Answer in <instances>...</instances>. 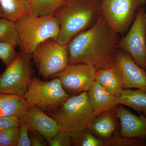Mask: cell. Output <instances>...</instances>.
Listing matches in <instances>:
<instances>
[{
  "label": "cell",
  "mask_w": 146,
  "mask_h": 146,
  "mask_svg": "<svg viewBox=\"0 0 146 146\" xmlns=\"http://www.w3.org/2000/svg\"><path fill=\"white\" fill-rule=\"evenodd\" d=\"M118 42V34L102 13L91 26L68 43L69 64H88L97 70L113 65Z\"/></svg>",
  "instance_id": "6da1fadb"
},
{
  "label": "cell",
  "mask_w": 146,
  "mask_h": 146,
  "mask_svg": "<svg viewBox=\"0 0 146 146\" xmlns=\"http://www.w3.org/2000/svg\"><path fill=\"white\" fill-rule=\"evenodd\" d=\"M102 0H66L55 13L60 26L57 42L67 45L77 34L88 29L101 15Z\"/></svg>",
  "instance_id": "7a4b0ae2"
},
{
  "label": "cell",
  "mask_w": 146,
  "mask_h": 146,
  "mask_svg": "<svg viewBox=\"0 0 146 146\" xmlns=\"http://www.w3.org/2000/svg\"><path fill=\"white\" fill-rule=\"evenodd\" d=\"M18 36V46L27 53L34 52L42 42L50 39L57 41L60 26L54 16H37L27 14L15 22Z\"/></svg>",
  "instance_id": "3957f363"
},
{
  "label": "cell",
  "mask_w": 146,
  "mask_h": 146,
  "mask_svg": "<svg viewBox=\"0 0 146 146\" xmlns=\"http://www.w3.org/2000/svg\"><path fill=\"white\" fill-rule=\"evenodd\" d=\"M50 115L56 121L60 131L71 134L87 128L95 116L86 92L71 96Z\"/></svg>",
  "instance_id": "277c9868"
},
{
  "label": "cell",
  "mask_w": 146,
  "mask_h": 146,
  "mask_svg": "<svg viewBox=\"0 0 146 146\" xmlns=\"http://www.w3.org/2000/svg\"><path fill=\"white\" fill-rule=\"evenodd\" d=\"M57 77L50 81L32 78L23 96L29 106H36L50 112L58 109L70 97Z\"/></svg>",
  "instance_id": "5b68a950"
},
{
  "label": "cell",
  "mask_w": 146,
  "mask_h": 146,
  "mask_svg": "<svg viewBox=\"0 0 146 146\" xmlns=\"http://www.w3.org/2000/svg\"><path fill=\"white\" fill-rule=\"evenodd\" d=\"M32 54L20 51L0 74V94L23 96L32 79L31 62Z\"/></svg>",
  "instance_id": "8992f818"
},
{
  "label": "cell",
  "mask_w": 146,
  "mask_h": 146,
  "mask_svg": "<svg viewBox=\"0 0 146 146\" xmlns=\"http://www.w3.org/2000/svg\"><path fill=\"white\" fill-rule=\"evenodd\" d=\"M39 75L44 79L53 77L69 64L67 45L50 39L40 44L32 54Z\"/></svg>",
  "instance_id": "52a82bcc"
},
{
  "label": "cell",
  "mask_w": 146,
  "mask_h": 146,
  "mask_svg": "<svg viewBox=\"0 0 146 146\" xmlns=\"http://www.w3.org/2000/svg\"><path fill=\"white\" fill-rule=\"evenodd\" d=\"M146 0H102V14L117 34H123L133 23L139 9Z\"/></svg>",
  "instance_id": "ba28073f"
},
{
  "label": "cell",
  "mask_w": 146,
  "mask_h": 146,
  "mask_svg": "<svg viewBox=\"0 0 146 146\" xmlns=\"http://www.w3.org/2000/svg\"><path fill=\"white\" fill-rule=\"evenodd\" d=\"M145 7L139 9L127 34L118 42L117 49L129 54L136 64L146 70V35Z\"/></svg>",
  "instance_id": "9c48e42d"
},
{
  "label": "cell",
  "mask_w": 146,
  "mask_h": 146,
  "mask_svg": "<svg viewBox=\"0 0 146 146\" xmlns=\"http://www.w3.org/2000/svg\"><path fill=\"white\" fill-rule=\"evenodd\" d=\"M97 70L84 63L69 64L64 70L52 78L60 79L63 88L70 96L87 92L95 81Z\"/></svg>",
  "instance_id": "30bf717a"
},
{
  "label": "cell",
  "mask_w": 146,
  "mask_h": 146,
  "mask_svg": "<svg viewBox=\"0 0 146 146\" xmlns=\"http://www.w3.org/2000/svg\"><path fill=\"white\" fill-rule=\"evenodd\" d=\"M114 64L119 73L124 89L135 88L146 92L145 72L136 64L130 55L117 49Z\"/></svg>",
  "instance_id": "8fae6325"
},
{
  "label": "cell",
  "mask_w": 146,
  "mask_h": 146,
  "mask_svg": "<svg viewBox=\"0 0 146 146\" xmlns=\"http://www.w3.org/2000/svg\"><path fill=\"white\" fill-rule=\"evenodd\" d=\"M116 110L122 136L146 139V116L143 113L136 116L121 104L118 105Z\"/></svg>",
  "instance_id": "7c38bea8"
},
{
  "label": "cell",
  "mask_w": 146,
  "mask_h": 146,
  "mask_svg": "<svg viewBox=\"0 0 146 146\" xmlns=\"http://www.w3.org/2000/svg\"><path fill=\"white\" fill-rule=\"evenodd\" d=\"M27 114L29 131H37L46 139L47 143L60 131L55 120L39 107L30 106Z\"/></svg>",
  "instance_id": "4fadbf2b"
},
{
  "label": "cell",
  "mask_w": 146,
  "mask_h": 146,
  "mask_svg": "<svg viewBox=\"0 0 146 146\" xmlns=\"http://www.w3.org/2000/svg\"><path fill=\"white\" fill-rule=\"evenodd\" d=\"M86 93L95 116L115 110L119 105L116 101V96L106 91L96 81Z\"/></svg>",
  "instance_id": "5bb4252c"
},
{
  "label": "cell",
  "mask_w": 146,
  "mask_h": 146,
  "mask_svg": "<svg viewBox=\"0 0 146 146\" xmlns=\"http://www.w3.org/2000/svg\"><path fill=\"white\" fill-rule=\"evenodd\" d=\"M118 119L116 110L103 112L94 117L87 129L98 138L107 140L117 133Z\"/></svg>",
  "instance_id": "9a60e30c"
},
{
  "label": "cell",
  "mask_w": 146,
  "mask_h": 146,
  "mask_svg": "<svg viewBox=\"0 0 146 146\" xmlns=\"http://www.w3.org/2000/svg\"><path fill=\"white\" fill-rule=\"evenodd\" d=\"M29 106L23 96L0 94V117L20 119L26 114Z\"/></svg>",
  "instance_id": "2e32d148"
},
{
  "label": "cell",
  "mask_w": 146,
  "mask_h": 146,
  "mask_svg": "<svg viewBox=\"0 0 146 146\" xmlns=\"http://www.w3.org/2000/svg\"><path fill=\"white\" fill-rule=\"evenodd\" d=\"M95 81L116 96L119 95L124 89L119 73L114 64L97 70Z\"/></svg>",
  "instance_id": "e0dca14e"
},
{
  "label": "cell",
  "mask_w": 146,
  "mask_h": 146,
  "mask_svg": "<svg viewBox=\"0 0 146 146\" xmlns=\"http://www.w3.org/2000/svg\"><path fill=\"white\" fill-rule=\"evenodd\" d=\"M116 99L118 104L126 106L139 113L146 110V92L141 89H124Z\"/></svg>",
  "instance_id": "ac0fdd59"
},
{
  "label": "cell",
  "mask_w": 146,
  "mask_h": 146,
  "mask_svg": "<svg viewBox=\"0 0 146 146\" xmlns=\"http://www.w3.org/2000/svg\"><path fill=\"white\" fill-rule=\"evenodd\" d=\"M0 4L3 9V18L13 22L29 13V0H0Z\"/></svg>",
  "instance_id": "d6986e66"
},
{
  "label": "cell",
  "mask_w": 146,
  "mask_h": 146,
  "mask_svg": "<svg viewBox=\"0 0 146 146\" xmlns=\"http://www.w3.org/2000/svg\"><path fill=\"white\" fill-rule=\"evenodd\" d=\"M66 0H29V14L37 16H54Z\"/></svg>",
  "instance_id": "ffe728a7"
},
{
  "label": "cell",
  "mask_w": 146,
  "mask_h": 146,
  "mask_svg": "<svg viewBox=\"0 0 146 146\" xmlns=\"http://www.w3.org/2000/svg\"><path fill=\"white\" fill-rule=\"evenodd\" d=\"M71 135L73 146H105L104 140L98 138L87 128Z\"/></svg>",
  "instance_id": "44dd1931"
},
{
  "label": "cell",
  "mask_w": 146,
  "mask_h": 146,
  "mask_svg": "<svg viewBox=\"0 0 146 146\" xmlns=\"http://www.w3.org/2000/svg\"><path fill=\"white\" fill-rule=\"evenodd\" d=\"M18 36L15 22L0 18V42L11 43L18 46Z\"/></svg>",
  "instance_id": "7402d4cb"
},
{
  "label": "cell",
  "mask_w": 146,
  "mask_h": 146,
  "mask_svg": "<svg viewBox=\"0 0 146 146\" xmlns=\"http://www.w3.org/2000/svg\"><path fill=\"white\" fill-rule=\"evenodd\" d=\"M105 146H145L146 139L129 138L117 132L111 138L104 140Z\"/></svg>",
  "instance_id": "603a6c76"
},
{
  "label": "cell",
  "mask_w": 146,
  "mask_h": 146,
  "mask_svg": "<svg viewBox=\"0 0 146 146\" xmlns=\"http://www.w3.org/2000/svg\"><path fill=\"white\" fill-rule=\"evenodd\" d=\"M19 126L12 127L0 130V146H16Z\"/></svg>",
  "instance_id": "cb8c5ba5"
},
{
  "label": "cell",
  "mask_w": 146,
  "mask_h": 146,
  "mask_svg": "<svg viewBox=\"0 0 146 146\" xmlns=\"http://www.w3.org/2000/svg\"><path fill=\"white\" fill-rule=\"evenodd\" d=\"M16 47L11 43L0 42V60L6 66L16 57L18 53L16 50Z\"/></svg>",
  "instance_id": "d4e9b609"
},
{
  "label": "cell",
  "mask_w": 146,
  "mask_h": 146,
  "mask_svg": "<svg viewBox=\"0 0 146 146\" xmlns=\"http://www.w3.org/2000/svg\"><path fill=\"white\" fill-rule=\"evenodd\" d=\"M20 120L19 133L16 146H31L29 129L27 125V113L21 117L20 118Z\"/></svg>",
  "instance_id": "484cf974"
},
{
  "label": "cell",
  "mask_w": 146,
  "mask_h": 146,
  "mask_svg": "<svg viewBox=\"0 0 146 146\" xmlns=\"http://www.w3.org/2000/svg\"><path fill=\"white\" fill-rule=\"evenodd\" d=\"M50 146H70L72 144V135L65 131H60L47 142Z\"/></svg>",
  "instance_id": "4316f807"
},
{
  "label": "cell",
  "mask_w": 146,
  "mask_h": 146,
  "mask_svg": "<svg viewBox=\"0 0 146 146\" xmlns=\"http://www.w3.org/2000/svg\"><path fill=\"white\" fill-rule=\"evenodd\" d=\"M29 138L31 146H45L47 145V141H45L40 133L35 131H30Z\"/></svg>",
  "instance_id": "83f0119b"
},
{
  "label": "cell",
  "mask_w": 146,
  "mask_h": 146,
  "mask_svg": "<svg viewBox=\"0 0 146 146\" xmlns=\"http://www.w3.org/2000/svg\"><path fill=\"white\" fill-rule=\"evenodd\" d=\"M20 124L19 118L0 117V130L12 127H18Z\"/></svg>",
  "instance_id": "f1b7e54d"
},
{
  "label": "cell",
  "mask_w": 146,
  "mask_h": 146,
  "mask_svg": "<svg viewBox=\"0 0 146 146\" xmlns=\"http://www.w3.org/2000/svg\"><path fill=\"white\" fill-rule=\"evenodd\" d=\"M3 17V11L2 8L0 4V18Z\"/></svg>",
  "instance_id": "f546056e"
},
{
  "label": "cell",
  "mask_w": 146,
  "mask_h": 146,
  "mask_svg": "<svg viewBox=\"0 0 146 146\" xmlns=\"http://www.w3.org/2000/svg\"><path fill=\"white\" fill-rule=\"evenodd\" d=\"M145 32L146 35V13L145 14Z\"/></svg>",
  "instance_id": "4dcf8cb0"
},
{
  "label": "cell",
  "mask_w": 146,
  "mask_h": 146,
  "mask_svg": "<svg viewBox=\"0 0 146 146\" xmlns=\"http://www.w3.org/2000/svg\"><path fill=\"white\" fill-rule=\"evenodd\" d=\"M143 114L145 116H146V110L145 111H144V112H143Z\"/></svg>",
  "instance_id": "1f68e13d"
},
{
  "label": "cell",
  "mask_w": 146,
  "mask_h": 146,
  "mask_svg": "<svg viewBox=\"0 0 146 146\" xmlns=\"http://www.w3.org/2000/svg\"><path fill=\"white\" fill-rule=\"evenodd\" d=\"M145 73H146V70H145Z\"/></svg>",
  "instance_id": "d6a6232c"
}]
</instances>
